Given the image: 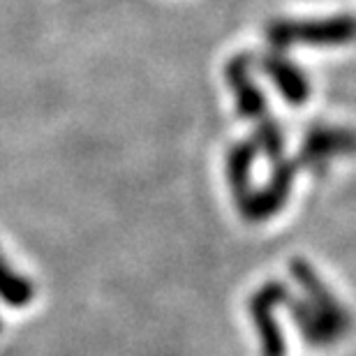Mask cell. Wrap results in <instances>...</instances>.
<instances>
[{"label": "cell", "instance_id": "6da1fadb", "mask_svg": "<svg viewBox=\"0 0 356 356\" xmlns=\"http://www.w3.org/2000/svg\"><path fill=\"white\" fill-rule=\"evenodd\" d=\"M270 49L291 47H347L356 42V14H333L319 19H275L266 26Z\"/></svg>", "mask_w": 356, "mask_h": 356}, {"label": "cell", "instance_id": "7a4b0ae2", "mask_svg": "<svg viewBox=\"0 0 356 356\" xmlns=\"http://www.w3.org/2000/svg\"><path fill=\"white\" fill-rule=\"evenodd\" d=\"M350 155H356V130L345 125L315 123L305 130L294 160L298 169L319 172L333 160L350 158Z\"/></svg>", "mask_w": 356, "mask_h": 356}, {"label": "cell", "instance_id": "9c48e42d", "mask_svg": "<svg viewBox=\"0 0 356 356\" xmlns=\"http://www.w3.org/2000/svg\"><path fill=\"white\" fill-rule=\"evenodd\" d=\"M254 148H257L259 158H266L270 165H277L280 160H284V148H287V139H284L282 125L277 123L273 116L261 118L254 130V137L250 139Z\"/></svg>", "mask_w": 356, "mask_h": 356}, {"label": "cell", "instance_id": "30bf717a", "mask_svg": "<svg viewBox=\"0 0 356 356\" xmlns=\"http://www.w3.org/2000/svg\"><path fill=\"white\" fill-rule=\"evenodd\" d=\"M33 284L24 275H19L17 270L7 266V261L0 254V301L10 305V308H26L33 301Z\"/></svg>", "mask_w": 356, "mask_h": 356}, {"label": "cell", "instance_id": "3957f363", "mask_svg": "<svg viewBox=\"0 0 356 356\" xmlns=\"http://www.w3.org/2000/svg\"><path fill=\"white\" fill-rule=\"evenodd\" d=\"M298 172V165L294 158H284L277 165H270V176L264 185L252 188L245 195L243 202H238L241 216L250 222H264V220L273 218L275 213L282 211L291 195V185Z\"/></svg>", "mask_w": 356, "mask_h": 356}, {"label": "cell", "instance_id": "ba28073f", "mask_svg": "<svg viewBox=\"0 0 356 356\" xmlns=\"http://www.w3.org/2000/svg\"><path fill=\"white\" fill-rule=\"evenodd\" d=\"M257 158H259V153L250 139L234 144L232 151L227 153V181H229L232 195L236 199V204L243 202L248 192L254 188L252 169Z\"/></svg>", "mask_w": 356, "mask_h": 356}, {"label": "cell", "instance_id": "5b68a950", "mask_svg": "<svg viewBox=\"0 0 356 356\" xmlns=\"http://www.w3.org/2000/svg\"><path fill=\"white\" fill-rule=\"evenodd\" d=\"M225 81L229 86L236 111L241 118L259 123L261 118L270 116L264 90L254 79V65L248 56H234L225 67Z\"/></svg>", "mask_w": 356, "mask_h": 356}, {"label": "cell", "instance_id": "8992f818", "mask_svg": "<svg viewBox=\"0 0 356 356\" xmlns=\"http://www.w3.org/2000/svg\"><path fill=\"white\" fill-rule=\"evenodd\" d=\"M291 275L296 277L298 287L303 291V301L317 312L319 317H324L326 322L340 326L343 331L352 329V317L350 312L343 308V303L333 296V291L326 287V282L317 275V270L312 268L305 259H294L289 264Z\"/></svg>", "mask_w": 356, "mask_h": 356}, {"label": "cell", "instance_id": "52a82bcc", "mask_svg": "<svg viewBox=\"0 0 356 356\" xmlns=\"http://www.w3.org/2000/svg\"><path fill=\"white\" fill-rule=\"evenodd\" d=\"M259 70L264 72L266 79L273 83L277 95L289 104H305L312 95V83L308 74L289 58L287 51H268L259 58Z\"/></svg>", "mask_w": 356, "mask_h": 356}, {"label": "cell", "instance_id": "8fae6325", "mask_svg": "<svg viewBox=\"0 0 356 356\" xmlns=\"http://www.w3.org/2000/svg\"><path fill=\"white\" fill-rule=\"evenodd\" d=\"M0 329H3V322H0Z\"/></svg>", "mask_w": 356, "mask_h": 356}, {"label": "cell", "instance_id": "277c9868", "mask_svg": "<svg viewBox=\"0 0 356 356\" xmlns=\"http://www.w3.org/2000/svg\"><path fill=\"white\" fill-rule=\"evenodd\" d=\"M289 296V289L282 282H268L264 284L250 301V315L254 319L259 333L261 356H284L287 347H284V338L277 326L275 310L284 305Z\"/></svg>", "mask_w": 356, "mask_h": 356}]
</instances>
